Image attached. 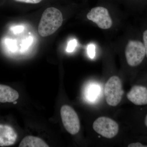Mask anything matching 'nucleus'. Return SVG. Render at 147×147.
I'll use <instances>...</instances> for the list:
<instances>
[{"mask_svg": "<svg viewBox=\"0 0 147 147\" xmlns=\"http://www.w3.org/2000/svg\"><path fill=\"white\" fill-rule=\"evenodd\" d=\"M61 115L66 130L72 135L77 134L80 129V122L75 110L69 105H63L61 109Z\"/></svg>", "mask_w": 147, "mask_h": 147, "instance_id": "nucleus-5", "label": "nucleus"}, {"mask_svg": "<svg viewBox=\"0 0 147 147\" xmlns=\"http://www.w3.org/2000/svg\"><path fill=\"white\" fill-rule=\"evenodd\" d=\"M24 29V27L23 26H18L12 27L11 29L14 34H17L20 33L21 32H23Z\"/></svg>", "mask_w": 147, "mask_h": 147, "instance_id": "nucleus-18", "label": "nucleus"}, {"mask_svg": "<svg viewBox=\"0 0 147 147\" xmlns=\"http://www.w3.org/2000/svg\"><path fill=\"white\" fill-rule=\"evenodd\" d=\"M104 92L108 105L115 107L118 105L123 94L121 82L118 76H113L109 78L105 84Z\"/></svg>", "mask_w": 147, "mask_h": 147, "instance_id": "nucleus-3", "label": "nucleus"}, {"mask_svg": "<svg viewBox=\"0 0 147 147\" xmlns=\"http://www.w3.org/2000/svg\"><path fill=\"white\" fill-rule=\"evenodd\" d=\"M94 130L98 134L107 139H112L118 134V124L113 119L101 117L96 119L92 125Z\"/></svg>", "mask_w": 147, "mask_h": 147, "instance_id": "nucleus-4", "label": "nucleus"}, {"mask_svg": "<svg viewBox=\"0 0 147 147\" xmlns=\"http://www.w3.org/2000/svg\"><path fill=\"white\" fill-rule=\"evenodd\" d=\"M129 100L137 105L147 104V88L141 85H135L127 94Z\"/></svg>", "mask_w": 147, "mask_h": 147, "instance_id": "nucleus-7", "label": "nucleus"}, {"mask_svg": "<svg viewBox=\"0 0 147 147\" xmlns=\"http://www.w3.org/2000/svg\"><path fill=\"white\" fill-rule=\"evenodd\" d=\"M33 41V38L31 36L28 38L24 40L22 42L21 45V50H25L28 48L29 46L31 45Z\"/></svg>", "mask_w": 147, "mask_h": 147, "instance_id": "nucleus-13", "label": "nucleus"}, {"mask_svg": "<svg viewBox=\"0 0 147 147\" xmlns=\"http://www.w3.org/2000/svg\"><path fill=\"white\" fill-rule=\"evenodd\" d=\"M125 54L129 65L136 67L141 65L146 57L144 45L142 40H129L125 47Z\"/></svg>", "mask_w": 147, "mask_h": 147, "instance_id": "nucleus-2", "label": "nucleus"}, {"mask_svg": "<svg viewBox=\"0 0 147 147\" xmlns=\"http://www.w3.org/2000/svg\"><path fill=\"white\" fill-rule=\"evenodd\" d=\"M128 147H147V145L143 144L140 142L131 143L128 145Z\"/></svg>", "mask_w": 147, "mask_h": 147, "instance_id": "nucleus-19", "label": "nucleus"}, {"mask_svg": "<svg viewBox=\"0 0 147 147\" xmlns=\"http://www.w3.org/2000/svg\"><path fill=\"white\" fill-rule=\"evenodd\" d=\"M5 44L7 48L11 52H15L17 50V44L15 40L6 39L5 40Z\"/></svg>", "mask_w": 147, "mask_h": 147, "instance_id": "nucleus-12", "label": "nucleus"}, {"mask_svg": "<svg viewBox=\"0 0 147 147\" xmlns=\"http://www.w3.org/2000/svg\"><path fill=\"white\" fill-rule=\"evenodd\" d=\"M19 98L17 91L10 87L0 84V102H12Z\"/></svg>", "mask_w": 147, "mask_h": 147, "instance_id": "nucleus-9", "label": "nucleus"}, {"mask_svg": "<svg viewBox=\"0 0 147 147\" xmlns=\"http://www.w3.org/2000/svg\"><path fill=\"white\" fill-rule=\"evenodd\" d=\"M99 87L96 85H92L88 88L87 91V96L90 100H94L97 97L99 91Z\"/></svg>", "mask_w": 147, "mask_h": 147, "instance_id": "nucleus-11", "label": "nucleus"}, {"mask_svg": "<svg viewBox=\"0 0 147 147\" xmlns=\"http://www.w3.org/2000/svg\"><path fill=\"white\" fill-rule=\"evenodd\" d=\"M142 41L144 45L146 57L147 59V28L144 30L142 34Z\"/></svg>", "mask_w": 147, "mask_h": 147, "instance_id": "nucleus-17", "label": "nucleus"}, {"mask_svg": "<svg viewBox=\"0 0 147 147\" xmlns=\"http://www.w3.org/2000/svg\"><path fill=\"white\" fill-rule=\"evenodd\" d=\"M63 21L60 11L55 7H48L42 13L40 19L38 31L42 37L53 34L61 26Z\"/></svg>", "mask_w": 147, "mask_h": 147, "instance_id": "nucleus-1", "label": "nucleus"}, {"mask_svg": "<svg viewBox=\"0 0 147 147\" xmlns=\"http://www.w3.org/2000/svg\"><path fill=\"white\" fill-rule=\"evenodd\" d=\"M77 42L76 40L73 39L70 40L69 42L66 50L68 53H71L74 50H75L76 45H77Z\"/></svg>", "mask_w": 147, "mask_h": 147, "instance_id": "nucleus-14", "label": "nucleus"}, {"mask_svg": "<svg viewBox=\"0 0 147 147\" xmlns=\"http://www.w3.org/2000/svg\"><path fill=\"white\" fill-rule=\"evenodd\" d=\"M17 3L27 4H38L43 1L44 0H13Z\"/></svg>", "mask_w": 147, "mask_h": 147, "instance_id": "nucleus-16", "label": "nucleus"}, {"mask_svg": "<svg viewBox=\"0 0 147 147\" xmlns=\"http://www.w3.org/2000/svg\"><path fill=\"white\" fill-rule=\"evenodd\" d=\"M17 138V133L11 126L0 124V146H8L14 144Z\"/></svg>", "mask_w": 147, "mask_h": 147, "instance_id": "nucleus-8", "label": "nucleus"}, {"mask_svg": "<svg viewBox=\"0 0 147 147\" xmlns=\"http://www.w3.org/2000/svg\"><path fill=\"white\" fill-rule=\"evenodd\" d=\"M144 123L145 125L147 127V114L146 116V117H145Z\"/></svg>", "mask_w": 147, "mask_h": 147, "instance_id": "nucleus-20", "label": "nucleus"}, {"mask_svg": "<svg viewBox=\"0 0 147 147\" xmlns=\"http://www.w3.org/2000/svg\"><path fill=\"white\" fill-rule=\"evenodd\" d=\"M20 147H48L49 146L42 139L34 136L25 137L19 144Z\"/></svg>", "mask_w": 147, "mask_h": 147, "instance_id": "nucleus-10", "label": "nucleus"}, {"mask_svg": "<svg viewBox=\"0 0 147 147\" xmlns=\"http://www.w3.org/2000/svg\"><path fill=\"white\" fill-rule=\"evenodd\" d=\"M87 18L103 30L110 29L113 25V21L109 11L107 9L102 7L92 8L87 14Z\"/></svg>", "mask_w": 147, "mask_h": 147, "instance_id": "nucleus-6", "label": "nucleus"}, {"mask_svg": "<svg viewBox=\"0 0 147 147\" xmlns=\"http://www.w3.org/2000/svg\"><path fill=\"white\" fill-rule=\"evenodd\" d=\"M95 46L94 44L91 43L88 45V53L90 58L93 59L95 56Z\"/></svg>", "mask_w": 147, "mask_h": 147, "instance_id": "nucleus-15", "label": "nucleus"}]
</instances>
